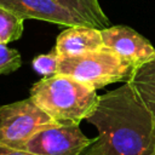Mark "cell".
I'll list each match as a JSON object with an SVG mask.
<instances>
[{"label":"cell","instance_id":"cell-1","mask_svg":"<svg viewBox=\"0 0 155 155\" xmlns=\"http://www.w3.org/2000/svg\"><path fill=\"white\" fill-rule=\"evenodd\" d=\"M86 121L98 136L81 155L155 154V120L127 82L99 96Z\"/></svg>","mask_w":155,"mask_h":155},{"label":"cell","instance_id":"cell-2","mask_svg":"<svg viewBox=\"0 0 155 155\" xmlns=\"http://www.w3.org/2000/svg\"><path fill=\"white\" fill-rule=\"evenodd\" d=\"M30 98L56 122L79 125L96 109L99 96L96 90L71 76H44L30 87Z\"/></svg>","mask_w":155,"mask_h":155},{"label":"cell","instance_id":"cell-3","mask_svg":"<svg viewBox=\"0 0 155 155\" xmlns=\"http://www.w3.org/2000/svg\"><path fill=\"white\" fill-rule=\"evenodd\" d=\"M133 68L113 50L103 46L80 56L61 57L57 74L71 76L92 90H98L114 82L127 81Z\"/></svg>","mask_w":155,"mask_h":155},{"label":"cell","instance_id":"cell-4","mask_svg":"<svg viewBox=\"0 0 155 155\" xmlns=\"http://www.w3.org/2000/svg\"><path fill=\"white\" fill-rule=\"evenodd\" d=\"M56 124L30 97L0 107V144L22 150L40 130Z\"/></svg>","mask_w":155,"mask_h":155},{"label":"cell","instance_id":"cell-5","mask_svg":"<svg viewBox=\"0 0 155 155\" xmlns=\"http://www.w3.org/2000/svg\"><path fill=\"white\" fill-rule=\"evenodd\" d=\"M92 142L79 125L56 122L35 133L22 150L33 155H81Z\"/></svg>","mask_w":155,"mask_h":155},{"label":"cell","instance_id":"cell-6","mask_svg":"<svg viewBox=\"0 0 155 155\" xmlns=\"http://www.w3.org/2000/svg\"><path fill=\"white\" fill-rule=\"evenodd\" d=\"M0 6L23 19H38L67 27L90 25L97 28L90 19L56 0H0Z\"/></svg>","mask_w":155,"mask_h":155},{"label":"cell","instance_id":"cell-7","mask_svg":"<svg viewBox=\"0 0 155 155\" xmlns=\"http://www.w3.org/2000/svg\"><path fill=\"white\" fill-rule=\"evenodd\" d=\"M103 44L133 67L155 54V47L148 39L127 25H111L101 29Z\"/></svg>","mask_w":155,"mask_h":155},{"label":"cell","instance_id":"cell-8","mask_svg":"<svg viewBox=\"0 0 155 155\" xmlns=\"http://www.w3.org/2000/svg\"><path fill=\"white\" fill-rule=\"evenodd\" d=\"M104 46L101 29L90 25H74L64 29L56 40L59 57L80 56Z\"/></svg>","mask_w":155,"mask_h":155},{"label":"cell","instance_id":"cell-9","mask_svg":"<svg viewBox=\"0 0 155 155\" xmlns=\"http://www.w3.org/2000/svg\"><path fill=\"white\" fill-rule=\"evenodd\" d=\"M126 82L155 120V54L136 65Z\"/></svg>","mask_w":155,"mask_h":155},{"label":"cell","instance_id":"cell-10","mask_svg":"<svg viewBox=\"0 0 155 155\" xmlns=\"http://www.w3.org/2000/svg\"><path fill=\"white\" fill-rule=\"evenodd\" d=\"M61 5L79 12L90 19L98 29H104L109 25V19L103 12L98 0H56Z\"/></svg>","mask_w":155,"mask_h":155},{"label":"cell","instance_id":"cell-11","mask_svg":"<svg viewBox=\"0 0 155 155\" xmlns=\"http://www.w3.org/2000/svg\"><path fill=\"white\" fill-rule=\"evenodd\" d=\"M24 30V19L10 10L0 6V44L18 40Z\"/></svg>","mask_w":155,"mask_h":155},{"label":"cell","instance_id":"cell-12","mask_svg":"<svg viewBox=\"0 0 155 155\" xmlns=\"http://www.w3.org/2000/svg\"><path fill=\"white\" fill-rule=\"evenodd\" d=\"M59 54L56 51V48L53 47L48 53H44V54H39L36 56L33 62V69L39 73L42 76H51L57 74L58 71V65H59Z\"/></svg>","mask_w":155,"mask_h":155},{"label":"cell","instance_id":"cell-13","mask_svg":"<svg viewBox=\"0 0 155 155\" xmlns=\"http://www.w3.org/2000/svg\"><path fill=\"white\" fill-rule=\"evenodd\" d=\"M22 65V57L17 50L0 44V75L16 71Z\"/></svg>","mask_w":155,"mask_h":155},{"label":"cell","instance_id":"cell-14","mask_svg":"<svg viewBox=\"0 0 155 155\" xmlns=\"http://www.w3.org/2000/svg\"><path fill=\"white\" fill-rule=\"evenodd\" d=\"M0 155H33L29 154L24 150H19V149H13L6 145H1L0 144Z\"/></svg>","mask_w":155,"mask_h":155},{"label":"cell","instance_id":"cell-15","mask_svg":"<svg viewBox=\"0 0 155 155\" xmlns=\"http://www.w3.org/2000/svg\"><path fill=\"white\" fill-rule=\"evenodd\" d=\"M154 155H155V154H154Z\"/></svg>","mask_w":155,"mask_h":155}]
</instances>
